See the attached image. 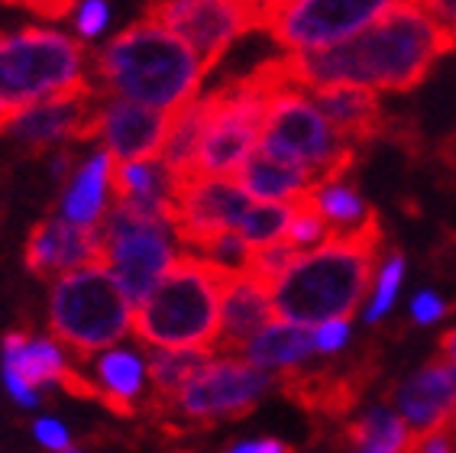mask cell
<instances>
[{
    "instance_id": "1",
    "label": "cell",
    "mask_w": 456,
    "mask_h": 453,
    "mask_svg": "<svg viewBox=\"0 0 456 453\" xmlns=\"http://www.w3.org/2000/svg\"><path fill=\"white\" fill-rule=\"evenodd\" d=\"M456 43L428 10L414 0L376 20L360 36L321 53L281 55L285 78L301 91L324 87H366L404 95L418 87L437 65L440 55L453 53Z\"/></svg>"
},
{
    "instance_id": "2",
    "label": "cell",
    "mask_w": 456,
    "mask_h": 453,
    "mask_svg": "<svg viewBox=\"0 0 456 453\" xmlns=\"http://www.w3.org/2000/svg\"><path fill=\"white\" fill-rule=\"evenodd\" d=\"M204 65L182 36L150 17L117 33L94 53V91L162 113L191 104L204 81Z\"/></svg>"
},
{
    "instance_id": "3",
    "label": "cell",
    "mask_w": 456,
    "mask_h": 453,
    "mask_svg": "<svg viewBox=\"0 0 456 453\" xmlns=\"http://www.w3.org/2000/svg\"><path fill=\"white\" fill-rule=\"evenodd\" d=\"M379 246L382 224L376 220L360 234L330 236L327 243L298 253L273 285V311L279 321L317 327L356 314L376 279Z\"/></svg>"
},
{
    "instance_id": "4",
    "label": "cell",
    "mask_w": 456,
    "mask_h": 453,
    "mask_svg": "<svg viewBox=\"0 0 456 453\" xmlns=\"http://www.w3.org/2000/svg\"><path fill=\"white\" fill-rule=\"evenodd\" d=\"M230 272L182 253L133 314V334L150 350H211L220 337V295Z\"/></svg>"
},
{
    "instance_id": "5",
    "label": "cell",
    "mask_w": 456,
    "mask_h": 453,
    "mask_svg": "<svg viewBox=\"0 0 456 453\" xmlns=\"http://www.w3.org/2000/svg\"><path fill=\"white\" fill-rule=\"evenodd\" d=\"M88 53L53 27L0 33V133L29 107L88 87Z\"/></svg>"
},
{
    "instance_id": "6",
    "label": "cell",
    "mask_w": 456,
    "mask_h": 453,
    "mask_svg": "<svg viewBox=\"0 0 456 453\" xmlns=\"http://www.w3.org/2000/svg\"><path fill=\"white\" fill-rule=\"evenodd\" d=\"M49 331L78 359H94L133 331V305L104 262L55 279L49 292Z\"/></svg>"
},
{
    "instance_id": "7",
    "label": "cell",
    "mask_w": 456,
    "mask_h": 453,
    "mask_svg": "<svg viewBox=\"0 0 456 453\" xmlns=\"http://www.w3.org/2000/svg\"><path fill=\"white\" fill-rule=\"evenodd\" d=\"M256 149L311 172L317 188L327 182H340L360 152L334 130V123L321 113L307 91L291 85L273 97Z\"/></svg>"
},
{
    "instance_id": "8",
    "label": "cell",
    "mask_w": 456,
    "mask_h": 453,
    "mask_svg": "<svg viewBox=\"0 0 456 453\" xmlns=\"http://www.w3.org/2000/svg\"><path fill=\"white\" fill-rule=\"evenodd\" d=\"M253 27L265 29L285 55L321 53L360 36L404 0H249Z\"/></svg>"
},
{
    "instance_id": "9",
    "label": "cell",
    "mask_w": 456,
    "mask_h": 453,
    "mask_svg": "<svg viewBox=\"0 0 456 453\" xmlns=\"http://www.w3.org/2000/svg\"><path fill=\"white\" fill-rule=\"evenodd\" d=\"M101 236H104V266L117 279L126 301L136 308L152 295V288L182 256L175 253V234L166 220L140 214L117 201L101 220Z\"/></svg>"
},
{
    "instance_id": "10",
    "label": "cell",
    "mask_w": 456,
    "mask_h": 453,
    "mask_svg": "<svg viewBox=\"0 0 456 453\" xmlns=\"http://www.w3.org/2000/svg\"><path fill=\"white\" fill-rule=\"evenodd\" d=\"M273 385V375L253 367L249 359L220 357L204 363L194 379L184 385L178 399L172 401L175 415L188 421H201L204 427L217 424L224 418H243L256 408L265 389Z\"/></svg>"
},
{
    "instance_id": "11",
    "label": "cell",
    "mask_w": 456,
    "mask_h": 453,
    "mask_svg": "<svg viewBox=\"0 0 456 453\" xmlns=\"http://www.w3.org/2000/svg\"><path fill=\"white\" fill-rule=\"evenodd\" d=\"M142 17L156 20L191 45L211 71L240 36L253 33L249 0H152Z\"/></svg>"
},
{
    "instance_id": "12",
    "label": "cell",
    "mask_w": 456,
    "mask_h": 453,
    "mask_svg": "<svg viewBox=\"0 0 456 453\" xmlns=\"http://www.w3.org/2000/svg\"><path fill=\"white\" fill-rule=\"evenodd\" d=\"M249 208L253 198L233 178L194 175L188 182H178L172 234L184 250H194L217 234H237Z\"/></svg>"
},
{
    "instance_id": "13",
    "label": "cell",
    "mask_w": 456,
    "mask_h": 453,
    "mask_svg": "<svg viewBox=\"0 0 456 453\" xmlns=\"http://www.w3.org/2000/svg\"><path fill=\"white\" fill-rule=\"evenodd\" d=\"M392 401L398 418L411 431L414 444L421 450L428 437L440 431H456V363L453 359H434L402 385H395Z\"/></svg>"
},
{
    "instance_id": "14",
    "label": "cell",
    "mask_w": 456,
    "mask_h": 453,
    "mask_svg": "<svg viewBox=\"0 0 456 453\" xmlns=\"http://www.w3.org/2000/svg\"><path fill=\"white\" fill-rule=\"evenodd\" d=\"M101 101L94 85L71 91V95L53 97L43 104L29 107L10 123V136H17L20 143H27L29 149H49L59 143H85L97 136V113H101Z\"/></svg>"
},
{
    "instance_id": "15",
    "label": "cell",
    "mask_w": 456,
    "mask_h": 453,
    "mask_svg": "<svg viewBox=\"0 0 456 453\" xmlns=\"http://www.w3.org/2000/svg\"><path fill=\"white\" fill-rule=\"evenodd\" d=\"M23 262L36 279H59L65 272L104 262L101 226H78L65 218H45L29 230Z\"/></svg>"
},
{
    "instance_id": "16",
    "label": "cell",
    "mask_w": 456,
    "mask_h": 453,
    "mask_svg": "<svg viewBox=\"0 0 456 453\" xmlns=\"http://www.w3.org/2000/svg\"><path fill=\"white\" fill-rule=\"evenodd\" d=\"M175 113H162L152 107L104 97L97 113V136L117 162H140V159L162 156Z\"/></svg>"
},
{
    "instance_id": "17",
    "label": "cell",
    "mask_w": 456,
    "mask_h": 453,
    "mask_svg": "<svg viewBox=\"0 0 456 453\" xmlns=\"http://www.w3.org/2000/svg\"><path fill=\"white\" fill-rule=\"evenodd\" d=\"M273 314V288L253 279L249 272L230 276L220 295V337L214 353H246L249 340L269 327Z\"/></svg>"
},
{
    "instance_id": "18",
    "label": "cell",
    "mask_w": 456,
    "mask_h": 453,
    "mask_svg": "<svg viewBox=\"0 0 456 453\" xmlns=\"http://www.w3.org/2000/svg\"><path fill=\"white\" fill-rule=\"evenodd\" d=\"M311 101L321 107L327 120L343 140L360 149L386 133V111L379 104L376 91L366 87H324V91H307Z\"/></svg>"
},
{
    "instance_id": "19",
    "label": "cell",
    "mask_w": 456,
    "mask_h": 453,
    "mask_svg": "<svg viewBox=\"0 0 456 453\" xmlns=\"http://www.w3.org/2000/svg\"><path fill=\"white\" fill-rule=\"evenodd\" d=\"M233 182L253 201H265V204H295L317 192L314 175L298 166H289L281 159H273L263 149H253V156L233 175Z\"/></svg>"
},
{
    "instance_id": "20",
    "label": "cell",
    "mask_w": 456,
    "mask_h": 453,
    "mask_svg": "<svg viewBox=\"0 0 456 453\" xmlns=\"http://www.w3.org/2000/svg\"><path fill=\"white\" fill-rule=\"evenodd\" d=\"M88 379L97 389V401H104L107 408L130 418L136 415V401L142 399V379H146V367L142 359L130 350H104L91 359Z\"/></svg>"
},
{
    "instance_id": "21",
    "label": "cell",
    "mask_w": 456,
    "mask_h": 453,
    "mask_svg": "<svg viewBox=\"0 0 456 453\" xmlns=\"http://www.w3.org/2000/svg\"><path fill=\"white\" fill-rule=\"evenodd\" d=\"M110 172H114V156L107 149L85 159L69 175V185H65V194H61V218L78 226H101V220L107 214Z\"/></svg>"
},
{
    "instance_id": "22",
    "label": "cell",
    "mask_w": 456,
    "mask_h": 453,
    "mask_svg": "<svg viewBox=\"0 0 456 453\" xmlns=\"http://www.w3.org/2000/svg\"><path fill=\"white\" fill-rule=\"evenodd\" d=\"M69 363L61 357V350L55 340L45 337H29V334H7L4 337V373L20 375L29 389L39 385H59L69 373Z\"/></svg>"
},
{
    "instance_id": "23",
    "label": "cell",
    "mask_w": 456,
    "mask_h": 453,
    "mask_svg": "<svg viewBox=\"0 0 456 453\" xmlns=\"http://www.w3.org/2000/svg\"><path fill=\"white\" fill-rule=\"evenodd\" d=\"M314 353V331L298 324L275 321L263 334H256L246 347V359L259 369H298Z\"/></svg>"
},
{
    "instance_id": "24",
    "label": "cell",
    "mask_w": 456,
    "mask_h": 453,
    "mask_svg": "<svg viewBox=\"0 0 456 453\" xmlns=\"http://www.w3.org/2000/svg\"><path fill=\"white\" fill-rule=\"evenodd\" d=\"M346 441L350 450L356 453H414L411 431L404 427V421L398 418L392 408H372L366 411L360 421H353L346 427Z\"/></svg>"
},
{
    "instance_id": "25",
    "label": "cell",
    "mask_w": 456,
    "mask_h": 453,
    "mask_svg": "<svg viewBox=\"0 0 456 453\" xmlns=\"http://www.w3.org/2000/svg\"><path fill=\"white\" fill-rule=\"evenodd\" d=\"M204 363H211V350H150L146 373L156 389V411L168 408Z\"/></svg>"
},
{
    "instance_id": "26",
    "label": "cell",
    "mask_w": 456,
    "mask_h": 453,
    "mask_svg": "<svg viewBox=\"0 0 456 453\" xmlns=\"http://www.w3.org/2000/svg\"><path fill=\"white\" fill-rule=\"evenodd\" d=\"M314 204L317 210L324 214L327 226H330V236H343V234H360L369 224H376L379 214L369 208L366 201L360 198V192L340 182H327L314 192Z\"/></svg>"
},
{
    "instance_id": "27",
    "label": "cell",
    "mask_w": 456,
    "mask_h": 453,
    "mask_svg": "<svg viewBox=\"0 0 456 453\" xmlns=\"http://www.w3.org/2000/svg\"><path fill=\"white\" fill-rule=\"evenodd\" d=\"M291 214H295V204H265V201H253V208L246 210V218L237 234L243 236V243L249 246V250H265V246L285 243Z\"/></svg>"
},
{
    "instance_id": "28",
    "label": "cell",
    "mask_w": 456,
    "mask_h": 453,
    "mask_svg": "<svg viewBox=\"0 0 456 453\" xmlns=\"http://www.w3.org/2000/svg\"><path fill=\"white\" fill-rule=\"evenodd\" d=\"M327 240H330V226H327L324 214L317 210L314 194L295 201V214H291L285 243H289L291 250H298V253H307V250H314V246L327 243Z\"/></svg>"
},
{
    "instance_id": "29",
    "label": "cell",
    "mask_w": 456,
    "mask_h": 453,
    "mask_svg": "<svg viewBox=\"0 0 456 453\" xmlns=\"http://www.w3.org/2000/svg\"><path fill=\"white\" fill-rule=\"evenodd\" d=\"M402 276H404V256L402 253H392L382 266H379V276H376V295L369 301L366 308V321L376 324L386 317V311L395 305V295H398V285H402Z\"/></svg>"
},
{
    "instance_id": "30",
    "label": "cell",
    "mask_w": 456,
    "mask_h": 453,
    "mask_svg": "<svg viewBox=\"0 0 456 453\" xmlns=\"http://www.w3.org/2000/svg\"><path fill=\"white\" fill-rule=\"evenodd\" d=\"M107 20H110L107 0H78V7H75V29H78L85 43H91V39L104 33Z\"/></svg>"
},
{
    "instance_id": "31",
    "label": "cell",
    "mask_w": 456,
    "mask_h": 453,
    "mask_svg": "<svg viewBox=\"0 0 456 453\" xmlns=\"http://www.w3.org/2000/svg\"><path fill=\"white\" fill-rule=\"evenodd\" d=\"M314 331V350L317 353H337L350 340V321H324L311 327Z\"/></svg>"
},
{
    "instance_id": "32",
    "label": "cell",
    "mask_w": 456,
    "mask_h": 453,
    "mask_svg": "<svg viewBox=\"0 0 456 453\" xmlns=\"http://www.w3.org/2000/svg\"><path fill=\"white\" fill-rule=\"evenodd\" d=\"M33 431H36V441L45 447V450H55V453H65V450H71V437H69V431L59 424L55 418H39L33 424Z\"/></svg>"
},
{
    "instance_id": "33",
    "label": "cell",
    "mask_w": 456,
    "mask_h": 453,
    "mask_svg": "<svg viewBox=\"0 0 456 453\" xmlns=\"http://www.w3.org/2000/svg\"><path fill=\"white\" fill-rule=\"evenodd\" d=\"M444 301H440V295H434V292H418V298L411 301V314L418 324H434L444 317Z\"/></svg>"
},
{
    "instance_id": "34",
    "label": "cell",
    "mask_w": 456,
    "mask_h": 453,
    "mask_svg": "<svg viewBox=\"0 0 456 453\" xmlns=\"http://www.w3.org/2000/svg\"><path fill=\"white\" fill-rule=\"evenodd\" d=\"M414 4L428 10L430 17L453 36V43H456V0H414Z\"/></svg>"
},
{
    "instance_id": "35",
    "label": "cell",
    "mask_w": 456,
    "mask_h": 453,
    "mask_svg": "<svg viewBox=\"0 0 456 453\" xmlns=\"http://www.w3.org/2000/svg\"><path fill=\"white\" fill-rule=\"evenodd\" d=\"M4 385H7V392L13 395V399L23 405V408H36L39 405V392L36 389H29L20 375H13V373H4Z\"/></svg>"
},
{
    "instance_id": "36",
    "label": "cell",
    "mask_w": 456,
    "mask_h": 453,
    "mask_svg": "<svg viewBox=\"0 0 456 453\" xmlns=\"http://www.w3.org/2000/svg\"><path fill=\"white\" fill-rule=\"evenodd\" d=\"M227 453H291V447L275 441V437H263V441H243V444H233Z\"/></svg>"
},
{
    "instance_id": "37",
    "label": "cell",
    "mask_w": 456,
    "mask_h": 453,
    "mask_svg": "<svg viewBox=\"0 0 456 453\" xmlns=\"http://www.w3.org/2000/svg\"><path fill=\"white\" fill-rule=\"evenodd\" d=\"M424 453H456V431H440L421 444Z\"/></svg>"
},
{
    "instance_id": "38",
    "label": "cell",
    "mask_w": 456,
    "mask_h": 453,
    "mask_svg": "<svg viewBox=\"0 0 456 453\" xmlns=\"http://www.w3.org/2000/svg\"><path fill=\"white\" fill-rule=\"evenodd\" d=\"M440 353H444V359H453L456 363V327L440 337Z\"/></svg>"
},
{
    "instance_id": "39",
    "label": "cell",
    "mask_w": 456,
    "mask_h": 453,
    "mask_svg": "<svg viewBox=\"0 0 456 453\" xmlns=\"http://www.w3.org/2000/svg\"><path fill=\"white\" fill-rule=\"evenodd\" d=\"M65 453H78V450H65Z\"/></svg>"
},
{
    "instance_id": "40",
    "label": "cell",
    "mask_w": 456,
    "mask_h": 453,
    "mask_svg": "<svg viewBox=\"0 0 456 453\" xmlns=\"http://www.w3.org/2000/svg\"><path fill=\"white\" fill-rule=\"evenodd\" d=\"M7 4H17V0H7Z\"/></svg>"
}]
</instances>
